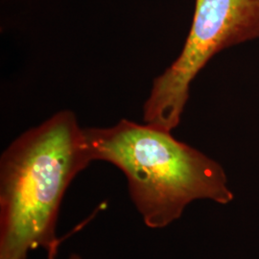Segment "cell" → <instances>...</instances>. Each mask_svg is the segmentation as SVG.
<instances>
[{"label":"cell","instance_id":"3","mask_svg":"<svg viewBox=\"0 0 259 259\" xmlns=\"http://www.w3.org/2000/svg\"><path fill=\"white\" fill-rule=\"evenodd\" d=\"M259 39V0H195L192 25L176 61L154 80L145 124L172 132L182 119L195 77L226 48Z\"/></svg>","mask_w":259,"mask_h":259},{"label":"cell","instance_id":"4","mask_svg":"<svg viewBox=\"0 0 259 259\" xmlns=\"http://www.w3.org/2000/svg\"><path fill=\"white\" fill-rule=\"evenodd\" d=\"M61 243V239H59L58 241H56L55 243H53L48 249H47V259H55L56 254L58 252V248H59V245ZM67 259H82V257L77 254V253H72L70 254V256Z\"/></svg>","mask_w":259,"mask_h":259},{"label":"cell","instance_id":"2","mask_svg":"<svg viewBox=\"0 0 259 259\" xmlns=\"http://www.w3.org/2000/svg\"><path fill=\"white\" fill-rule=\"evenodd\" d=\"M83 134L93 161L110 162L123 172L131 199L150 229L176 221L196 200L225 204L233 199L223 167L171 132L122 119Z\"/></svg>","mask_w":259,"mask_h":259},{"label":"cell","instance_id":"1","mask_svg":"<svg viewBox=\"0 0 259 259\" xmlns=\"http://www.w3.org/2000/svg\"><path fill=\"white\" fill-rule=\"evenodd\" d=\"M74 112H56L15 139L0 158V259H27L59 240L65 192L92 162Z\"/></svg>","mask_w":259,"mask_h":259}]
</instances>
